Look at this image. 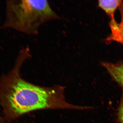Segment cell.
I'll use <instances>...</instances> for the list:
<instances>
[{
    "instance_id": "6da1fadb",
    "label": "cell",
    "mask_w": 123,
    "mask_h": 123,
    "mask_svg": "<svg viewBox=\"0 0 123 123\" xmlns=\"http://www.w3.org/2000/svg\"><path fill=\"white\" fill-rule=\"evenodd\" d=\"M31 56L29 47L21 49L12 68L0 78V104L7 123L39 110H89V106L68 103L65 95V88L63 86H43L23 78L21 68Z\"/></svg>"
},
{
    "instance_id": "7a4b0ae2",
    "label": "cell",
    "mask_w": 123,
    "mask_h": 123,
    "mask_svg": "<svg viewBox=\"0 0 123 123\" xmlns=\"http://www.w3.org/2000/svg\"><path fill=\"white\" fill-rule=\"evenodd\" d=\"M3 29H11L29 36L38 34L42 25L61 18L48 1L9 0L6 1Z\"/></svg>"
},
{
    "instance_id": "3957f363",
    "label": "cell",
    "mask_w": 123,
    "mask_h": 123,
    "mask_svg": "<svg viewBox=\"0 0 123 123\" xmlns=\"http://www.w3.org/2000/svg\"><path fill=\"white\" fill-rule=\"evenodd\" d=\"M101 65L107 71L112 80L123 90V62L115 63L103 62L101 63Z\"/></svg>"
},
{
    "instance_id": "277c9868",
    "label": "cell",
    "mask_w": 123,
    "mask_h": 123,
    "mask_svg": "<svg viewBox=\"0 0 123 123\" xmlns=\"http://www.w3.org/2000/svg\"><path fill=\"white\" fill-rule=\"evenodd\" d=\"M119 104L117 112V121L118 123H123V90Z\"/></svg>"
},
{
    "instance_id": "5b68a950",
    "label": "cell",
    "mask_w": 123,
    "mask_h": 123,
    "mask_svg": "<svg viewBox=\"0 0 123 123\" xmlns=\"http://www.w3.org/2000/svg\"><path fill=\"white\" fill-rule=\"evenodd\" d=\"M119 10L121 15V22L119 23L120 30L121 41L120 43L123 44V1L119 7Z\"/></svg>"
},
{
    "instance_id": "8992f818",
    "label": "cell",
    "mask_w": 123,
    "mask_h": 123,
    "mask_svg": "<svg viewBox=\"0 0 123 123\" xmlns=\"http://www.w3.org/2000/svg\"><path fill=\"white\" fill-rule=\"evenodd\" d=\"M0 123H8L5 120L4 118H3L0 114Z\"/></svg>"
}]
</instances>
